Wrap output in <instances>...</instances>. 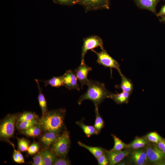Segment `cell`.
I'll use <instances>...</instances> for the list:
<instances>
[{
  "label": "cell",
  "instance_id": "6da1fadb",
  "mask_svg": "<svg viewBox=\"0 0 165 165\" xmlns=\"http://www.w3.org/2000/svg\"><path fill=\"white\" fill-rule=\"evenodd\" d=\"M66 110L63 108L51 110L37 119V124L45 132L60 133L64 126Z\"/></svg>",
  "mask_w": 165,
  "mask_h": 165
},
{
  "label": "cell",
  "instance_id": "7a4b0ae2",
  "mask_svg": "<svg viewBox=\"0 0 165 165\" xmlns=\"http://www.w3.org/2000/svg\"><path fill=\"white\" fill-rule=\"evenodd\" d=\"M88 88L86 92L81 96L78 103L80 105L86 100L92 101L94 104L98 106L106 98H109L111 93L106 88L105 84L98 81L90 80L87 84Z\"/></svg>",
  "mask_w": 165,
  "mask_h": 165
},
{
  "label": "cell",
  "instance_id": "3957f363",
  "mask_svg": "<svg viewBox=\"0 0 165 165\" xmlns=\"http://www.w3.org/2000/svg\"><path fill=\"white\" fill-rule=\"evenodd\" d=\"M19 113L9 114L0 122V139L1 141L8 142L13 137L16 119Z\"/></svg>",
  "mask_w": 165,
  "mask_h": 165
},
{
  "label": "cell",
  "instance_id": "277c9868",
  "mask_svg": "<svg viewBox=\"0 0 165 165\" xmlns=\"http://www.w3.org/2000/svg\"><path fill=\"white\" fill-rule=\"evenodd\" d=\"M70 144L69 133L65 130L59 135L50 148L57 157H65L68 152Z\"/></svg>",
  "mask_w": 165,
  "mask_h": 165
},
{
  "label": "cell",
  "instance_id": "5b68a950",
  "mask_svg": "<svg viewBox=\"0 0 165 165\" xmlns=\"http://www.w3.org/2000/svg\"><path fill=\"white\" fill-rule=\"evenodd\" d=\"M101 49V51L99 52H97L94 50H91L94 52L97 56V63L105 68H109L111 70V75H112L113 68L117 69L120 75L122 74L120 68V64L118 62L112 57L104 48Z\"/></svg>",
  "mask_w": 165,
  "mask_h": 165
},
{
  "label": "cell",
  "instance_id": "8992f818",
  "mask_svg": "<svg viewBox=\"0 0 165 165\" xmlns=\"http://www.w3.org/2000/svg\"><path fill=\"white\" fill-rule=\"evenodd\" d=\"M83 43L81 53V62H85L84 57L88 51L93 50L100 47L101 49L104 48L103 42L102 39L97 35H91L83 39Z\"/></svg>",
  "mask_w": 165,
  "mask_h": 165
},
{
  "label": "cell",
  "instance_id": "52a82bcc",
  "mask_svg": "<svg viewBox=\"0 0 165 165\" xmlns=\"http://www.w3.org/2000/svg\"><path fill=\"white\" fill-rule=\"evenodd\" d=\"M110 0H78L77 4L82 6L85 13L91 11L108 9Z\"/></svg>",
  "mask_w": 165,
  "mask_h": 165
},
{
  "label": "cell",
  "instance_id": "ba28073f",
  "mask_svg": "<svg viewBox=\"0 0 165 165\" xmlns=\"http://www.w3.org/2000/svg\"><path fill=\"white\" fill-rule=\"evenodd\" d=\"M92 71V68L87 65L85 62L81 63L80 65L74 71L77 79L80 82L81 89L84 85H87L90 80L87 77L88 73Z\"/></svg>",
  "mask_w": 165,
  "mask_h": 165
},
{
  "label": "cell",
  "instance_id": "9c48e42d",
  "mask_svg": "<svg viewBox=\"0 0 165 165\" xmlns=\"http://www.w3.org/2000/svg\"><path fill=\"white\" fill-rule=\"evenodd\" d=\"M145 150L148 161L151 163H159L165 159V154L157 146H148Z\"/></svg>",
  "mask_w": 165,
  "mask_h": 165
},
{
  "label": "cell",
  "instance_id": "30bf717a",
  "mask_svg": "<svg viewBox=\"0 0 165 165\" xmlns=\"http://www.w3.org/2000/svg\"><path fill=\"white\" fill-rule=\"evenodd\" d=\"M63 75L64 86L69 90L75 89L78 91L80 90L77 78L72 71L71 70H68Z\"/></svg>",
  "mask_w": 165,
  "mask_h": 165
},
{
  "label": "cell",
  "instance_id": "8fae6325",
  "mask_svg": "<svg viewBox=\"0 0 165 165\" xmlns=\"http://www.w3.org/2000/svg\"><path fill=\"white\" fill-rule=\"evenodd\" d=\"M110 165H115L121 161L126 156L130 153L128 150L123 151H105Z\"/></svg>",
  "mask_w": 165,
  "mask_h": 165
},
{
  "label": "cell",
  "instance_id": "7c38bea8",
  "mask_svg": "<svg viewBox=\"0 0 165 165\" xmlns=\"http://www.w3.org/2000/svg\"><path fill=\"white\" fill-rule=\"evenodd\" d=\"M130 154V160L136 165H145L148 161L145 150L137 149L132 151Z\"/></svg>",
  "mask_w": 165,
  "mask_h": 165
},
{
  "label": "cell",
  "instance_id": "4fadbf2b",
  "mask_svg": "<svg viewBox=\"0 0 165 165\" xmlns=\"http://www.w3.org/2000/svg\"><path fill=\"white\" fill-rule=\"evenodd\" d=\"M45 132L40 139V144L43 148H50L60 134V133L53 131Z\"/></svg>",
  "mask_w": 165,
  "mask_h": 165
},
{
  "label": "cell",
  "instance_id": "5bb4252c",
  "mask_svg": "<svg viewBox=\"0 0 165 165\" xmlns=\"http://www.w3.org/2000/svg\"><path fill=\"white\" fill-rule=\"evenodd\" d=\"M137 5L140 8L148 10L155 13L157 4L160 0H134Z\"/></svg>",
  "mask_w": 165,
  "mask_h": 165
},
{
  "label": "cell",
  "instance_id": "9a60e30c",
  "mask_svg": "<svg viewBox=\"0 0 165 165\" xmlns=\"http://www.w3.org/2000/svg\"><path fill=\"white\" fill-rule=\"evenodd\" d=\"M45 165H53L57 156L50 148H43L40 151Z\"/></svg>",
  "mask_w": 165,
  "mask_h": 165
},
{
  "label": "cell",
  "instance_id": "2e32d148",
  "mask_svg": "<svg viewBox=\"0 0 165 165\" xmlns=\"http://www.w3.org/2000/svg\"><path fill=\"white\" fill-rule=\"evenodd\" d=\"M120 75L121 79V83L119 85H116V88L121 89L123 91L131 93L134 89L133 84L131 80L123 74Z\"/></svg>",
  "mask_w": 165,
  "mask_h": 165
},
{
  "label": "cell",
  "instance_id": "e0dca14e",
  "mask_svg": "<svg viewBox=\"0 0 165 165\" xmlns=\"http://www.w3.org/2000/svg\"><path fill=\"white\" fill-rule=\"evenodd\" d=\"M35 80L36 82L38 90V101L42 112V115H43L48 111L47 102L45 97L42 93V88L40 85L39 80L35 79Z\"/></svg>",
  "mask_w": 165,
  "mask_h": 165
},
{
  "label": "cell",
  "instance_id": "ac0fdd59",
  "mask_svg": "<svg viewBox=\"0 0 165 165\" xmlns=\"http://www.w3.org/2000/svg\"><path fill=\"white\" fill-rule=\"evenodd\" d=\"M131 93L123 91L116 94L111 93L109 98L117 104H120L128 102Z\"/></svg>",
  "mask_w": 165,
  "mask_h": 165
},
{
  "label": "cell",
  "instance_id": "d6986e66",
  "mask_svg": "<svg viewBox=\"0 0 165 165\" xmlns=\"http://www.w3.org/2000/svg\"><path fill=\"white\" fill-rule=\"evenodd\" d=\"M41 81L43 82L45 86L50 85L53 87L59 88L64 86L63 75L58 76H54L50 79Z\"/></svg>",
  "mask_w": 165,
  "mask_h": 165
},
{
  "label": "cell",
  "instance_id": "ffe728a7",
  "mask_svg": "<svg viewBox=\"0 0 165 165\" xmlns=\"http://www.w3.org/2000/svg\"><path fill=\"white\" fill-rule=\"evenodd\" d=\"M78 143L80 146L88 150L96 159L99 157L105 152V149L101 147L89 146L80 141H78Z\"/></svg>",
  "mask_w": 165,
  "mask_h": 165
},
{
  "label": "cell",
  "instance_id": "44dd1931",
  "mask_svg": "<svg viewBox=\"0 0 165 165\" xmlns=\"http://www.w3.org/2000/svg\"><path fill=\"white\" fill-rule=\"evenodd\" d=\"M38 118V116L35 112L25 111L22 113H19L16 119V123L32 120Z\"/></svg>",
  "mask_w": 165,
  "mask_h": 165
},
{
  "label": "cell",
  "instance_id": "7402d4cb",
  "mask_svg": "<svg viewBox=\"0 0 165 165\" xmlns=\"http://www.w3.org/2000/svg\"><path fill=\"white\" fill-rule=\"evenodd\" d=\"M42 131L40 126L37 124L30 128L24 130L21 133L28 137H35L38 136Z\"/></svg>",
  "mask_w": 165,
  "mask_h": 165
},
{
  "label": "cell",
  "instance_id": "603a6c76",
  "mask_svg": "<svg viewBox=\"0 0 165 165\" xmlns=\"http://www.w3.org/2000/svg\"><path fill=\"white\" fill-rule=\"evenodd\" d=\"M38 119L17 122L16 123L17 128L19 131L21 132L36 125L37 124Z\"/></svg>",
  "mask_w": 165,
  "mask_h": 165
},
{
  "label": "cell",
  "instance_id": "cb8c5ba5",
  "mask_svg": "<svg viewBox=\"0 0 165 165\" xmlns=\"http://www.w3.org/2000/svg\"><path fill=\"white\" fill-rule=\"evenodd\" d=\"M76 123L82 129L87 137H89L93 134H98L94 126L87 125L81 122H77Z\"/></svg>",
  "mask_w": 165,
  "mask_h": 165
},
{
  "label": "cell",
  "instance_id": "d4e9b609",
  "mask_svg": "<svg viewBox=\"0 0 165 165\" xmlns=\"http://www.w3.org/2000/svg\"><path fill=\"white\" fill-rule=\"evenodd\" d=\"M95 106L96 119L94 127L98 134L104 127V122L99 112L98 106L96 105H95Z\"/></svg>",
  "mask_w": 165,
  "mask_h": 165
},
{
  "label": "cell",
  "instance_id": "484cf974",
  "mask_svg": "<svg viewBox=\"0 0 165 165\" xmlns=\"http://www.w3.org/2000/svg\"><path fill=\"white\" fill-rule=\"evenodd\" d=\"M147 143L146 141L144 138H139L135 139L131 143L127 145L126 148L137 149L144 147Z\"/></svg>",
  "mask_w": 165,
  "mask_h": 165
},
{
  "label": "cell",
  "instance_id": "4316f807",
  "mask_svg": "<svg viewBox=\"0 0 165 165\" xmlns=\"http://www.w3.org/2000/svg\"><path fill=\"white\" fill-rule=\"evenodd\" d=\"M8 142L12 145L14 149L13 155V159L14 161L19 164L25 163L24 158L20 152L19 150H16L14 144L9 141H8Z\"/></svg>",
  "mask_w": 165,
  "mask_h": 165
},
{
  "label": "cell",
  "instance_id": "83f0119b",
  "mask_svg": "<svg viewBox=\"0 0 165 165\" xmlns=\"http://www.w3.org/2000/svg\"><path fill=\"white\" fill-rule=\"evenodd\" d=\"M114 141L113 148L110 150L119 151L126 148L127 145L115 135H112Z\"/></svg>",
  "mask_w": 165,
  "mask_h": 165
},
{
  "label": "cell",
  "instance_id": "f1b7e54d",
  "mask_svg": "<svg viewBox=\"0 0 165 165\" xmlns=\"http://www.w3.org/2000/svg\"><path fill=\"white\" fill-rule=\"evenodd\" d=\"M18 148L20 152H24L28 151L29 146V141L24 138H18Z\"/></svg>",
  "mask_w": 165,
  "mask_h": 165
},
{
  "label": "cell",
  "instance_id": "f546056e",
  "mask_svg": "<svg viewBox=\"0 0 165 165\" xmlns=\"http://www.w3.org/2000/svg\"><path fill=\"white\" fill-rule=\"evenodd\" d=\"M147 138L149 141L156 143L163 139L156 132H152L148 133L147 135Z\"/></svg>",
  "mask_w": 165,
  "mask_h": 165
},
{
  "label": "cell",
  "instance_id": "4dcf8cb0",
  "mask_svg": "<svg viewBox=\"0 0 165 165\" xmlns=\"http://www.w3.org/2000/svg\"><path fill=\"white\" fill-rule=\"evenodd\" d=\"M32 165H45L42 155L40 151L36 153L33 158Z\"/></svg>",
  "mask_w": 165,
  "mask_h": 165
},
{
  "label": "cell",
  "instance_id": "1f68e13d",
  "mask_svg": "<svg viewBox=\"0 0 165 165\" xmlns=\"http://www.w3.org/2000/svg\"><path fill=\"white\" fill-rule=\"evenodd\" d=\"M40 144L39 143L34 142L29 146L27 151L28 153L33 155L37 153L40 148Z\"/></svg>",
  "mask_w": 165,
  "mask_h": 165
},
{
  "label": "cell",
  "instance_id": "d6a6232c",
  "mask_svg": "<svg viewBox=\"0 0 165 165\" xmlns=\"http://www.w3.org/2000/svg\"><path fill=\"white\" fill-rule=\"evenodd\" d=\"M56 4L64 6H72L77 4L78 0H53Z\"/></svg>",
  "mask_w": 165,
  "mask_h": 165
},
{
  "label": "cell",
  "instance_id": "836d02e7",
  "mask_svg": "<svg viewBox=\"0 0 165 165\" xmlns=\"http://www.w3.org/2000/svg\"><path fill=\"white\" fill-rule=\"evenodd\" d=\"M70 162L65 157H57L53 165H71Z\"/></svg>",
  "mask_w": 165,
  "mask_h": 165
},
{
  "label": "cell",
  "instance_id": "e575fe53",
  "mask_svg": "<svg viewBox=\"0 0 165 165\" xmlns=\"http://www.w3.org/2000/svg\"><path fill=\"white\" fill-rule=\"evenodd\" d=\"M96 159L98 165H107L108 164V160L105 152Z\"/></svg>",
  "mask_w": 165,
  "mask_h": 165
},
{
  "label": "cell",
  "instance_id": "d590c367",
  "mask_svg": "<svg viewBox=\"0 0 165 165\" xmlns=\"http://www.w3.org/2000/svg\"><path fill=\"white\" fill-rule=\"evenodd\" d=\"M157 147L162 151L165 150V140L163 139L157 143Z\"/></svg>",
  "mask_w": 165,
  "mask_h": 165
},
{
  "label": "cell",
  "instance_id": "8d00e7d4",
  "mask_svg": "<svg viewBox=\"0 0 165 165\" xmlns=\"http://www.w3.org/2000/svg\"><path fill=\"white\" fill-rule=\"evenodd\" d=\"M156 15L158 17H163L165 16V5L162 7L159 12L156 14Z\"/></svg>",
  "mask_w": 165,
  "mask_h": 165
},
{
  "label": "cell",
  "instance_id": "74e56055",
  "mask_svg": "<svg viewBox=\"0 0 165 165\" xmlns=\"http://www.w3.org/2000/svg\"><path fill=\"white\" fill-rule=\"evenodd\" d=\"M160 21L161 22L165 23V16L162 17V18L160 19Z\"/></svg>",
  "mask_w": 165,
  "mask_h": 165
}]
</instances>
